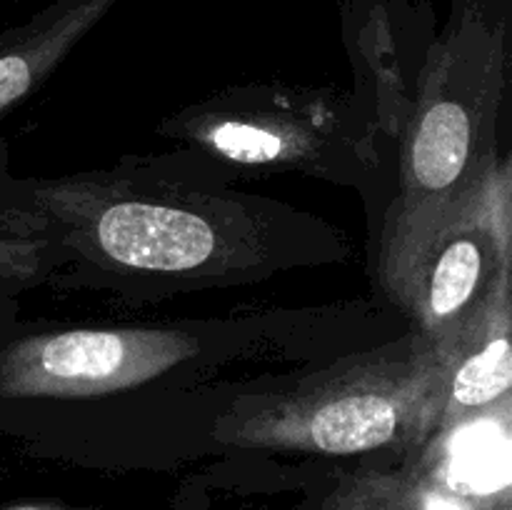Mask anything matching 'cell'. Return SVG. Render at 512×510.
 Masks as SVG:
<instances>
[{
	"label": "cell",
	"instance_id": "6da1fadb",
	"mask_svg": "<svg viewBox=\"0 0 512 510\" xmlns=\"http://www.w3.org/2000/svg\"><path fill=\"white\" fill-rule=\"evenodd\" d=\"M443 393V350L415 330L288 388L243 400L220 420L218 438L240 448L313 455L415 453L438 428Z\"/></svg>",
	"mask_w": 512,
	"mask_h": 510
},
{
	"label": "cell",
	"instance_id": "7a4b0ae2",
	"mask_svg": "<svg viewBox=\"0 0 512 510\" xmlns=\"http://www.w3.org/2000/svg\"><path fill=\"white\" fill-rule=\"evenodd\" d=\"M380 278L418 333L443 348L512 275V163L490 153L445 203L383 225Z\"/></svg>",
	"mask_w": 512,
	"mask_h": 510
},
{
	"label": "cell",
	"instance_id": "3957f363",
	"mask_svg": "<svg viewBox=\"0 0 512 510\" xmlns=\"http://www.w3.org/2000/svg\"><path fill=\"white\" fill-rule=\"evenodd\" d=\"M505 83V25L465 0L430 48L420 98L400 158V193L385 225L453 198L495 150L493 125Z\"/></svg>",
	"mask_w": 512,
	"mask_h": 510
},
{
	"label": "cell",
	"instance_id": "277c9868",
	"mask_svg": "<svg viewBox=\"0 0 512 510\" xmlns=\"http://www.w3.org/2000/svg\"><path fill=\"white\" fill-rule=\"evenodd\" d=\"M198 340L168 328H73L25 335L0 350V398H100L185 363Z\"/></svg>",
	"mask_w": 512,
	"mask_h": 510
},
{
	"label": "cell",
	"instance_id": "5b68a950",
	"mask_svg": "<svg viewBox=\"0 0 512 510\" xmlns=\"http://www.w3.org/2000/svg\"><path fill=\"white\" fill-rule=\"evenodd\" d=\"M35 200L68 223L85 248L123 268L193 273L228 253L220 225L198 210L165 200L80 180L38 185Z\"/></svg>",
	"mask_w": 512,
	"mask_h": 510
},
{
	"label": "cell",
	"instance_id": "8992f818",
	"mask_svg": "<svg viewBox=\"0 0 512 510\" xmlns=\"http://www.w3.org/2000/svg\"><path fill=\"white\" fill-rule=\"evenodd\" d=\"M333 115L298 95H218L170 120L180 138L243 165L305 168L323 153Z\"/></svg>",
	"mask_w": 512,
	"mask_h": 510
},
{
	"label": "cell",
	"instance_id": "52a82bcc",
	"mask_svg": "<svg viewBox=\"0 0 512 510\" xmlns=\"http://www.w3.org/2000/svg\"><path fill=\"white\" fill-rule=\"evenodd\" d=\"M408 468L485 510H512V395L438 425Z\"/></svg>",
	"mask_w": 512,
	"mask_h": 510
},
{
	"label": "cell",
	"instance_id": "ba28073f",
	"mask_svg": "<svg viewBox=\"0 0 512 510\" xmlns=\"http://www.w3.org/2000/svg\"><path fill=\"white\" fill-rule=\"evenodd\" d=\"M445 393L438 425L455 423L508 398L512 388V275L463 320L443 345Z\"/></svg>",
	"mask_w": 512,
	"mask_h": 510
},
{
	"label": "cell",
	"instance_id": "9c48e42d",
	"mask_svg": "<svg viewBox=\"0 0 512 510\" xmlns=\"http://www.w3.org/2000/svg\"><path fill=\"white\" fill-rule=\"evenodd\" d=\"M118 0H55L0 35V113L33 93Z\"/></svg>",
	"mask_w": 512,
	"mask_h": 510
},
{
	"label": "cell",
	"instance_id": "30bf717a",
	"mask_svg": "<svg viewBox=\"0 0 512 510\" xmlns=\"http://www.w3.org/2000/svg\"><path fill=\"white\" fill-rule=\"evenodd\" d=\"M323 510H400L395 470H358L325 500Z\"/></svg>",
	"mask_w": 512,
	"mask_h": 510
},
{
	"label": "cell",
	"instance_id": "8fae6325",
	"mask_svg": "<svg viewBox=\"0 0 512 510\" xmlns=\"http://www.w3.org/2000/svg\"><path fill=\"white\" fill-rule=\"evenodd\" d=\"M395 488H398L400 510H485L440 485L430 483L428 478L418 475L403 465L395 470Z\"/></svg>",
	"mask_w": 512,
	"mask_h": 510
},
{
	"label": "cell",
	"instance_id": "7c38bea8",
	"mask_svg": "<svg viewBox=\"0 0 512 510\" xmlns=\"http://www.w3.org/2000/svg\"><path fill=\"white\" fill-rule=\"evenodd\" d=\"M43 248V240L0 235V298L13 295L38 275Z\"/></svg>",
	"mask_w": 512,
	"mask_h": 510
},
{
	"label": "cell",
	"instance_id": "4fadbf2b",
	"mask_svg": "<svg viewBox=\"0 0 512 510\" xmlns=\"http://www.w3.org/2000/svg\"><path fill=\"white\" fill-rule=\"evenodd\" d=\"M0 510H100V508H83V505H68L60 500H28V503L5 505Z\"/></svg>",
	"mask_w": 512,
	"mask_h": 510
}]
</instances>
